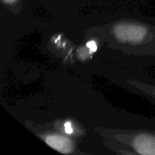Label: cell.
Here are the masks:
<instances>
[{"label": "cell", "instance_id": "obj_6", "mask_svg": "<svg viewBox=\"0 0 155 155\" xmlns=\"http://www.w3.org/2000/svg\"><path fill=\"white\" fill-rule=\"evenodd\" d=\"M86 46H87V48H88L92 53H94V52H95V51L97 50V45H96V43L94 42V40H91V41L87 42Z\"/></svg>", "mask_w": 155, "mask_h": 155}, {"label": "cell", "instance_id": "obj_1", "mask_svg": "<svg viewBox=\"0 0 155 155\" xmlns=\"http://www.w3.org/2000/svg\"><path fill=\"white\" fill-rule=\"evenodd\" d=\"M104 138L117 141L132 149L134 153L155 155V133L147 131H119L97 129Z\"/></svg>", "mask_w": 155, "mask_h": 155}, {"label": "cell", "instance_id": "obj_3", "mask_svg": "<svg viewBox=\"0 0 155 155\" xmlns=\"http://www.w3.org/2000/svg\"><path fill=\"white\" fill-rule=\"evenodd\" d=\"M58 131H62L64 134L67 135H80V128L79 126H75L74 123L71 120H65L63 121L60 127L55 126Z\"/></svg>", "mask_w": 155, "mask_h": 155}, {"label": "cell", "instance_id": "obj_2", "mask_svg": "<svg viewBox=\"0 0 155 155\" xmlns=\"http://www.w3.org/2000/svg\"><path fill=\"white\" fill-rule=\"evenodd\" d=\"M37 135L44 140L53 149L62 153H77L76 146L73 139L66 136L60 131L54 132L53 130H46L44 132H37Z\"/></svg>", "mask_w": 155, "mask_h": 155}, {"label": "cell", "instance_id": "obj_5", "mask_svg": "<svg viewBox=\"0 0 155 155\" xmlns=\"http://www.w3.org/2000/svg\"><path fill=\"white\" fill-rule=\"evenodd\" d=\"M2 3L14 14H17L21 10V0H2Z\"/></svg>", "mask_w": 155, "mask_h": 155}, {"label": "cell", "instance_id": "obj_4", "mask_svg": "<svg viewBox=\"0 0 155 155\" xmlns=\"http://www.w3.org/2000/svg\"><path fill=\"white\" fill-rule=\"evenodd\" d=\"M134 87L138 88L139 91L143 92L149 96H153V98L155 100V85H150V84H145L138 82H134Z\"/></svg>", "mask_w": 155, "mask_h": 155}]
</instances>
